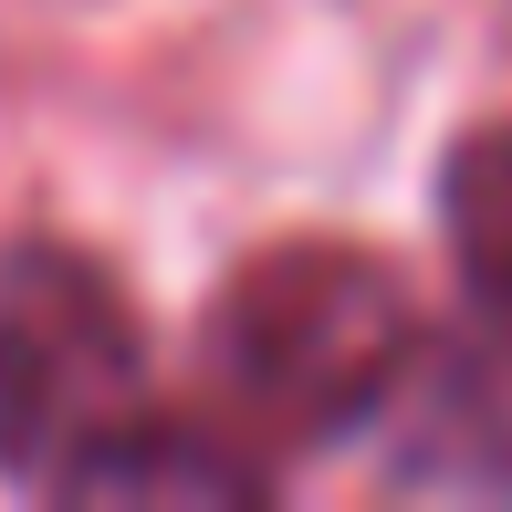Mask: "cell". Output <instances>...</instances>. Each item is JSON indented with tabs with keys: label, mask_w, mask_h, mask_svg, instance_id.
I'll return each instance as SVG.
<instances>
[{
	"label": "cell",
	"mask_w": 512,
	"mask_h": 512,
	"mask_svg": "<svg viewBox=\"0 0 512 512\" xmlns=\"http://www.w3.org/2000/svg\"><path fill=\"white\" fill-rule=\"evenodd\" d=\"M429 324L408 283L356 241H272L209 293L199 377L251 450H335L398 418Z\"/></svg>",
	"instance_id": "1"
},
{
	"label": "cell",
	"mask_w": 512,
	"mask_h": 512,
	"mask_svg": "<svg viewBox=\"0 0 512 512\" xmlns=\"http://www.w3.org/2000/svg\"><path fill=\"white\" fill-rule=\"evenodd\" d=\"M147 408L157 377L136 293L74 241H0V492L74 502V481Z\"/></svg>",
	"instance_id": "2"
},
{
	"label": "cell",
	"mask_w": 512,
	"mask_h": 512,
	"mask_svg": "<svg viewBox=\"0 0 512 512\" xmlns=\"http://www.w3.org/2000/svg\"><path fill=\"white\" fill-rule=\"evenodd\" d=\"M439 230H450L471 304L512 324V126H471L439 157Z\"/></svg>",
	"instance_id": "3"
}]
</instances>
